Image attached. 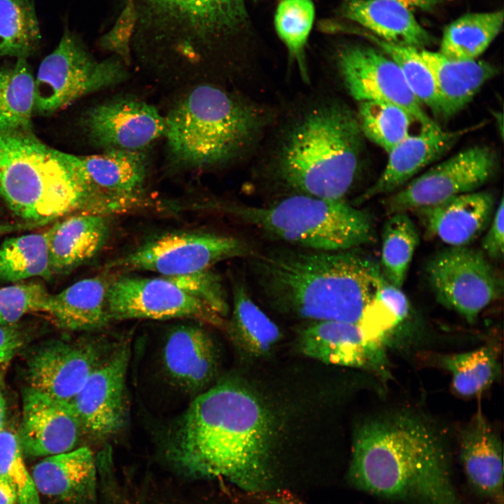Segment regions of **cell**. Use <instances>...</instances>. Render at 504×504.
Returning <instances> with one entry per match:
<instances>
[{"instance_id":"obj_29","label":"cell","mask_w":504,"mask_h":504,"mask_svg":"<svg viewBox=\"0 0 504 504\" xmlns=\"http://www.w3.org/2000/svg\"><path fill=\"white\" fill-rule=\"evenodd\" d=\"M111 281L102 276L81 279L56 294H50L46 313L62 328L94 330L108 325L111 318L107 293Z\"/></svg>"},{"instance_id":"obj_51","label":"cell","mask_w":504,"mask_h":504,"mask_svg":"<svg viewBox=\"0 0 504 504\" xmlns=\"http://www.w3.org/2000/svg\"><path fill=\"white\" fill-rule=\"evenodd\" d=\"M183 504H195V503H183Z\"/></svg>"},{"instance_id":"obj_15","label":"cell","mask_w":504,"mask_h":504,"mask_svg":"<svg viewBox=\"0 0 504 504\" xmlns=\"http://www.w3.org/2000/svg\"><path fill=\"white\" fill-rule=\"evenodd\" d=\"M144 151L107 150L78 156L62 151L87 192L94 214L126 207L140 199L148 175Z\"/></svg>"},{"instance_id":"obj_33","label":"cell","mask_w":504,"mask_h":504,"mask_svg":"<svg viewBox=\"0 0 504 504\" xmlns=\"http://www.w3.org/2000/svg\"><path fill=\"white\" fill-rule=\"evenodd\" d=\"M50 274L48 230L10 237L1 244L0 281L17 282Z\"/></svg>"},{"instance_id":"obj_21","label":"cell","mask_w":504,"mask_h":504,"mask_svg":"<svg viewBox=\"0 0 504 504\" xmlns=\"http://www.w3.org/2000/svg\"><path fill=\"white\" fill-rule=\"evenodd\" d=\"M498 434L481 410L462 429L459 459L475 495L487 504H503V449Z\"/></svg>"},{"instance_id":"obj_14","label":"cell","mask_w":504,"mask_h":504,"mask_svg":"<svg viewBox=\"0 0 504 504\" xmlns=\"http://www.w3.org/2000/svg\"><path fill=\"white\" fill-rule=\"evenodd\" d=\"M336 61L347 92L358 102L393 104L405 109L420 124L421 130L440 127L424 111L398 66L380 49L347 46L338 52Z\"/></svg>"},{"instance_id":"obj_30","label":"cell","mask_w":504,"mask_h":504,"mask_svg":"<svg viewBox=\"0 0 504 504\" xmlns=\"http://www.w3.org/2000/svg\"><path fill=\"white\" fill-rule=\"evenodd\" d=\"M503 18V10L459 17L444 30L438 52L452 59H477L500 32Z\"/></svg>"},{"instance_id":"obj_16","label":"cell","mask_w":504,"mask_h":504,"mask_svg":"<svg viewBox=\"0 0 504 504\" xmlns=\"http://www.w3.org/2000/svg\"><path fill=\"white\" fill-rule=\"evenodd\" d=\"M80 125L90 143L104 150L144 151L163 136L164 116L134 96H118L88 108Z\"/></svg>"},{"instance_id":"obj_7","label":"cell","mask_w":504,"mask_h":504,"mask_svg":"<svg viewBox=\"0 0 504 504\" xmlns=\"http://www.w3.org/2000/svg\"><path fill=\"white\" fill-rule=\"evenodd\" d=\"M0 200L32 222L89 207L87 192L62 151L29 130L0 132Z\"/></svg>"},{"instance_id":"obj_45","label":"cell","mask_w":504,"mask_h":504,"mask_svg":"<svg viewBox=\"0 0 504 504\" xmlns=\"http://www.w3.org/2000/svg\"><path fill=\"white\" fill-rule=\"evenodd\" d=\"M15 325H0V364L10 361L24 344V335Z\"/></svg>"},{"instance_id":"obj_8","label":"cell","mask_w":504,"mask_h":504,"mask_svg":"<svg viewBox=\"0 0 504 504\" xmlns=\"http://www.w3.org/2000/svg\"><path fill=\"white\" fill-rule=\"evenodd\" d=\"M225 209L241 223L300 248L342 251L374 239L370 215L345 200L295 193L268 205L231 204Z\"/></svg>"},{"instance_id":"obj_46","label":"cell","mask_w":504,"mask_h":504,"mask_svg":"<svg viewBox=\"0 0 504 504\" xmlns=\"http://www.w3.org/2000/svg\"><path fill=\"white\" fill-rule=\"evenodd\" d=\"M99 489L102 493V504H136L119 482L107 481L103 483Z\"/></svg>"},{"instance_id":"obj_11","label":"cell","mask_w":504,"mask_h":504,"mask_svg":"<svg viewBox=\"0 0 504 504\" xmlns=\"http://www.w3.org/2000/svg\"><path fill=\"white\" fill-rule=\"evenodd\" d=\"M249 248L233 237L208 232L168 234L145 242L109 263V268L151 271L163 276L210 269L215 263L246 255Z\"/></svg>"},{"instance_id":"obj_3","label":"cell","mask_w":504,"mask_h":504,"mask_svg":"<svg viewBox=\"0 0 504 504\" xmlns=\"http://www.w3.org/2000/svg\"><path fill=\"white\" fill-rule=\"evenodd\" d=\"M352 448L348 477L359 490L401 504H465L448 444L418 414L400 410L365 421Z\"/></svg>"},{"instance_id":"obj_41","label":"cell","mask_w":504,"mask_h":504,"mask_svg":"<svg viewBox=\"0 0 504 504\" xmlns=\"http://www.w3.org/2000/svg\"><path fill=\"white\" fill-rule=\"evenodd\" d=\"M50 294L37 282L0 287V325L15 324L30 313L46 312Z\"/></svg>"},{"instance_id":"obj_24","label":"cell","mask_w":504,"mask_h":504,"mask_svg":"<svg viewBox=\"0 0 504 504\" xmlns=\"http://www.w3.org/2000/svg\"><path fill=\"white\" fill-rule=\"evenodd\" d=\"M163 370L170 382L185 393L206 390L217 369V351L209 334L192 325L174 328L166 337Z\"/></svg>"},{"instance_id":"obj_27","label":"cell","mask_w":504,"mask_h":504,"mask_svg":"<svg viewBox=\"0 0 504 504\" xmlns=\"http://www.w3.org/2000/svg\"><path fill=\"white\" fill-rule=\"evenodd\" d=\"M341 13L366 31L389 43L421 50L433 41L410 9L396 0H344Z\"/></svg>"},{"instance_id":"obj_47","label":"cell","mask_w":504,"mask_h":504,"mask_svg":"<svg viewBox=\"0 0 504 504\" xmlns=\"http://www.w3.org/2000/svg\"><path fill=\"white\" fill-rule=\"evenodd\" d=\"M255 498L262 504H307L291 493L279 490L273 493H258Z\"/></svg>"},{"instance_id":"obj_23","label":"cell","mask_w":504,"mask_h":504,"mask_svg":"<svg viewBox=\"0 0 504 504\" xmlns=\"http://www.w3.org/2000/svg\"><path fill=\"white\" fill-rule=\"evenodd\" d=\"M470 130L445 131L440 127L410 134L387 153L388 158L382 173L358 197L356 204L398 190L424 167L447 153Z\"/></svg>"},{"instance_id":"obj_25","label":"cell","mask_w":504,"mask_h":504,"mask_svg":"<svg viewBox=\"0 0 504 504\" xmlns=\"http://www.w3.org/2000/svg\"><path fill=\"white\" fill-rule=\"evenodd\" d=\"M494 210L493 194L477 190L414 211L428 237L449 247H460L467 246L487 229Z\"/></svg>"},{"instance_id":"obj_17","label":"cell","mask_w":504,"mask_h":504,"mask_svg":"<svg viewBox=\"0 0 504 504\" xmlns=\"http://www.w3.org/2000/svg\"><path fill=\"white\" fill-rule=\"evenodd\" d=\"M127 345L111 352L93 371L70 402L83 433L99 440L109 438L125 426L127 418Z\"/></svg>"},{"instance_id":"obj_36","label":"cell","mask_w":504,"mask_h":504,"mask_svg":"<svg viewBox=\"0 0 504 504\" xmlns=\"http://www.w3.org/2000/svg\"><path fill=\"white\" fill-rule=\"evenodd\" d=\"M232 293L230 330L251 353L269 352L280 339L279 328L253 301L244 285L237 283Z\"/></svg>"},{"instance_id":"obj_31","label":"cell","mask_w":504,"mask_h":504,"mask_svg":"<svg viewBox=\"0 0 504 504\" xmlns=\"http://www.w3.org/2000/svg\"><path fill=\"white\" fill-rule=\"evenodd\" d=\"M435 360L451 374L453 391L463 398L482 393L501 373L498 351L493 345L468 352L438 355Z\"/></svg>"},{"instance_id":"obj_37","label":"cell","mask_w":504,"mask_h":504,"mask_svg":"<svg viewBox=\"0 0 504 504\" xmlns=\"http://www.w3.org/2000/svg\"><path fill=\"white\" fill-rule=\"evenodd\" d=\"M356 114L363 136L387 153L410 135L414 120L400 106L377 101L358 102Z\"/></svg>"},{"instance_id":"obj_40","label":"cell","mask_w":504,"mask_h":504,"mask_svg":"<svg viewBox=\"0 0 504 504\" xmlns=\"http://www.w3.org/2000/svg\"><path fill=\"white\" fill-rule=\"evenodd\" d=\"M23 456L18 434L5 428L0 432V477L15 491L18 504H43Z\"/></svg>"},{"instance_id":"obj_39","label":"cell","mask_w":504,"mask_h":504,"mask_svg":"<svg viewBox=\"0 0 504 504\" xmlns=\"http://www.w3.org/2000/svg\"><path fill=\"white\" fill-rule=\"evenodd\" d=\"M312 0H282L274 16L276 31L307 78L304 48L314 20Z\"/></svg>"},{"instance_id":"obj_49","label":"cell","mask_w":504,"mask_h":504,"mask_svg":"<svg viewBox=\"0 0 504 504\" xmlns=\"http://www.w3.org/2000/svg\"><path fill=\"white\" fill-rule=\"evenodd\" d=\"M408 8H418L428 9L435 5L438 0H396Z\"/></svg>"},{"instance_id":"obj_20","label":"cell","mask_w":504,"mask_h":504,"mask_svg":"<svg viewBox=\"0 0 504 504\" xmlns=\"http://www.w3.org/2000/svg\"><path fill=\"white\" fill-rule=\"evenodd\" d=\"M83 429L70 402L55 399L29 386L22 392L18 440L23 454L47 457L76 448Z\"/></svg>"},{"instance_id":"obj_50","label":"cell","mask_w":504,"mask_h":504,"mask_svg":"<svg viewBox=\"0 0 504 504\" xmlns=\"http://www.w3.org/2000/svg\"><path fill=\"white\" fill-rule=\"evenodd\" d=\"M6 400L0 382V432L6 428Z\"/></svg>"},{"instance_id":"obj_9","label":"cell","mask_w":504,"mask_h":504,"mask_svg":"<svg viewBox=\"0 0 504 504\" xmlns=\"http://www.w3.org/2000/svg\"><path fill=\"white\" fill-rule=\"evenodd\" d=\"M126 66L118 57L97 60L66 29L38 67L34 112L51 114L85 95L117 85L128 78Z\"/></svg>"},{"instance_id":"obj_13","label":"cell","mask_w":504,"mask_h":504,"mask_svg":"<svg viewBox=\"0 0 504 504\" xmlns=\"http://www.w3.org/2000/svg\"><path fill=\"white\" fill-rule=\"evenodd\" d=\"M107 307L111 320L188 318L219 328L227 326L224 318L164 276L112 280Z\"/></svg>"},{"instance_id":"obj_12","label":"cell","mask_w":504,"mask_h":504,"mask_svg":"<svg viewBox=\"0 0 504 504\" xmlns=\"http://www.w3.org/2000/svg\"><path fill=\"white\" fill-rule=\"evenodd\" d=\"M494 152L484 146L468 148L414 178L384 201L388 215L440 204L477 191L493 175Z\"/></svg>"},{"instance_id":"obj_43","label":"cell","mask_w":504,"mask_h":504,"mask_svg":"<svg viewBox=\"0 0 504 504\" xmlns=\"http://www.w3.org/2000/svg\"><path fill=\"white\" fill-rule=\"evenodd\" d=\"M487 231L483 238L482 248L485 255L493 260L502 259L504 252V200L501 197Z\"/></svg>"},{"instance_id":"obj_34","label":"cell","mask_w":504,"mask_h":504,"mask_svg":"<svg viewBox=\"0 0 504 504\" xmlns=\"http://www.w3.org/2000/svg\"><path fill=\"white\" fill-rule=\"evenodd\" d=\"M419 242L418 230L406 212L389 215L383 228L379 262L388 283L402 288Z\"/></svg>"},{"instance_id":"obj_22","label":"cell","mask_w":504,"mask_h":504,"mask_svg":"<svg viewBox=\"0 0 504 504\" xmlns=\"http://www.w3.org/2000/svg\"><path fill=\"white\" fill-rule=\"evenodd\" d=\"M41 498L51 504H94L98 468L87 447L45 457L30 472Z\"/></svg>"},{"instance_id":"obj_10","label":"cell","mask_w":504,"mask_h":504,"mask_svg":"<svg viewBox=\"0 0 504 504\" xmlns=\"http://www.w3.org/2000/svg\"><path fill=\"white\" fill-rule=\"evenodd\" d=\"M426 274L438 302L469 323L503 291V279L486 255L468 246L436 253L427 264Z\"/></svg>"},{"instance_id":"obj_35","label":"cell","mask_w":504,"mask_h":504,"mask_svg":"<svg viewBox=\"0 0 504 504\" xmlns=\"http://www.w3.org/2000/svg\"><path fill=\"white\" fill-rule=\"evenodd\" d=\"M40 41L35 0H0V57L27 59Z\"/></svg>"},{"instance_id":"obj_28","label":"cell","mask_w":504,"mask_h":504,"mask_svg":"<svg viewBox=\"0 0 504 504\" xmlns=\"http://www.w3.org/2000/svg\"><path fill=\"white\" fill-rule=\"evenodd\" d=\"M437 88L440 118L448 119L463 110L481 88L498 73L491 64L478 59L456 60L439 52L419 49Z\"/></svg>"},{"instance_id":"obj_1","label":"cell","mask_w":504,"mask_h":504,"mask_svg":"<svg viewBox=\"0 0 504 504\" xmlns=\"http://www.w3.org/2000/svg\"><path fill=\"white\" fill-rule=\"evenodd\" d=\"M258 290L276 309L315 321L358 323L384 337L396 318L378 299L385 279L379 262L354 248H276L253 255Z\"/></svg>"},{"instance_id":"obj_38","label":"cell","mask_w":504,"mask_h":504,"mask_svg":"<svg viewBox=\"0 0 504 504\" xmlns=\"http://www.w3.org/2000/svg\"><path fill=\"white\" fill-rule=\"evenodd\" d=\"M363 34L377 45L400 68L413 94L434 115H441L440 99L432 73L419 55V49L383 41L365 31Z\"/></svg>"},{"instance_id":"obj_4","label":"cell","mask_w":504,"mask_h":504,"mask_svg":"<svg viewBox=\"0 0 504 504\" xmlns=\"http://www.w3.org/2000/svg\"><path fill=\"white\" fill-rule=\"evenodd\" d=\"M244 0H125L116 34L162 73H197L246 22Z\"/></svg>"},{"instance_id":"obj_5","label":"cell","mask_w":504,"mask_h":504,"mask_svg":"<svg viewBox=\"0 0 504 504\" xmlns=\"http://www.w3.org/2000/svg\"><path fill=\"white\" fill-rule=\"evenodd\" d=\"M357 114L339 101L316 103L287 127L274 155L278 179L295 193L344 200L363 146Z\"/></svg>"},{"instance_id":"obj_19","label":"cell","mask_w":504,"mask_h":504,"mask_svg":"<svg viewBox=\"0 0 504 504\" xmlns=\"http://www.w3.org/2000/svg\"><path fill=\"white\" fill-rule=\"evenodd\" d=\"M101 342L56 340L38 348L28 359L29 387L55 399L71 402L90 375L110 354Z\"/></svg>"},{"instance_id":"obj_42","label":"cell","mask_w":504,"mask_h":504,"mask_svg":"<svg viewBox=\"0 0 504 504\" xmlns=\"http://www.w3.org/2000/svg\"><path fill=\"white\" fill-rule=\"evenodd\" d=\"M164 277L223 318L227 316L229 307L222 281L210 269L185 275Z\"/></svg>"},{"instance_id":"obj_48","label":"cell","mask_w":504,"mask_h":504,"mask_svg":"<svg viewBox=\"0 0 504 504\" xmlns=\"http://www.w3.org/2000/svg\"><path fill=\"white\" fill-rule=\"evenodd\" d=\"M0 504H18V497L13 489L0 477Z\"/></svg>"},{"instance_id":"obj_32","label":"cell","mask_w":504,"mask_h":504,"mask_svg":"<svg viewBox=\"0 0 504 504\" xmlns=\"http://www.w3.org/2000/svg\"><path fill=\"white\" fill-rule=\"evenodd\" d=\"M34 95L35 78L27 59L0 67V132L30 130Z\"/></svg>"},{"instance_id":"obj_44","label":"cell","mask_w":504,"mask_h":504,"mask_svg":"<svg viewBox=\"0 0 504 504\" xmlns=\"http://www.w3.org/2000/svg\"><path fill=\"white\" fill-rule=\"evenodd\" d=\"M377 298L400 323L408 318L410 311V302L401 288L384 279Z\"/></svg>"},{"instance_id":"obj_2","label":"cell","mask_w":504,"mask_h":504,"mask_svg":"<svg viewBox=\"0 0 504 504\" xmlns=\"http://www.w3.org/2000/svg\"><path fill=\"white\" fill-rule=\"evenodd\" d=\"M269 421L258 399L230 382L197 395L167 436L174 466L195 477H222L252 493L267 478Z\"/></svg>"},{"instance_id":"obj_18","label":"cell","mask_w":504,"mask_h":504,"mask_svg":"<svg viewBox=\"0 0 504 504\" xmlns=\"http://www.w3.org/2000/svg\"><path fill=\"white\" fill-rule=\"evenodd\" d=\"M386 342L354 323L320 321L305 328L300 347L323 363L367 370L383 380L390 377Z\"/></svg>"},{"instance_id":"obj_6","label":"cell","mask_w":504,"mask_h":504,"mask_svg":"<svg viewBox=\"0 0 504 504\" xmlns=\"http://www.w3.org/2000/svg\"><path fill=\"white\" fill-rule=\"evenodd\" d=\"M164 119L168 162L183 169L235 160L255 143L266 124L258 106L209 83L185 90Z\"/></svg>"},{"instance_id":"obj_26","label":"cell","mask_w":504,"mask_h":504,"mask_svg":"<svg viewBox=\"0 0 504 504\" xmlns=\"http://www.w3.org/2000/svg\"><path fill=\"white\" fill-rule=\"evenodd\" d=\"M48 232L52 274H64L99 252L108 237L109 224L102 214H82L57 221Z\"/></svg>"}]
</instances>
